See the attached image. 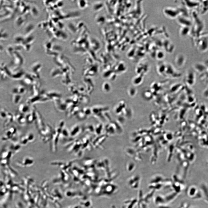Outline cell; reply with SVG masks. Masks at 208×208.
Masks as SVG:
<instances>
[{
    "label": "cell",
    "instance_id": "8992f818",
    "mask_svg": "<svg viewBox=\"0 0 208 208\" xmlns=\"http://www.w3.org/2000/svg\"><path fill=\"white\" fill-rule=\"evenodd\" d=\"M34 162L32 158L30 157H26L23 159L22 161H17V164L22 166H28L32 165Z\"/></svg>",
    "mask_w": 208,
    "mask_h": 208
},
{
    "label": "cell",
    "instance_id": "9a60e30c",
    "mask_svg": "<svg viewBox=\"0 0 208 208\" xmlns=\"http://www.w3.org/2000/svg\"><path fill=\"white\" fill-rule=\"evenodd\" d=\"M29 143L27 138L26 136L23 137L21 141V144L22 145H27Z\"/></svg>",
    "mask_w": 208,
    "mask_h": 208
},
{
    "label": "cell",
    "instance_id": "52a82bcc",
    "mask_svg": "<svg viewBox=\"0 0 208 208\" xmlns=\"http://www.w3.org/2000/svg\"><path fill=\"white\" fill-rule=\"evenodd\" d=\"M179 22L183 27H190L192 26L193 22L188 17H182L180 18Z\"/></svg>",
    "mask_w": 208,
    "mask_h": 208
},
{
    "label": "cell",
    "instance_id": "5b68a950",
    "mask_svg": "<svg viewBox=\"0 0 208 208\" xmlns=\"http://www.w3.org/2000/svg\"><path fill=\"white\" fill-rule=\"evenodd\" d=\"M185 4L188 8L190 9H195L201 6L200 1H184Z\"/></svg>",
    "mask_w": 208,
    "mask_h": 208
},
{
    "label": "cell",
    "instance_id": "277c9868",
    "mask_svg": "<svg viewBox=\"0 0 208 208\" xmlns=\"http://www.w3.org/2000/svg\"><path fill=\"white\" fill-rule=\"evenodd\" d=\"M163 11L164 14L167 17L173 19L178 17L179 13V11L177 9L170 7L165 8Z\"/></svg>",
    "mask_w": 208,
    "mask_h": 208
},
{
    "label": "cell",
    "instance_id": "9c48e42d",
    "mask_svg": "<svg viewBox=\"0 0 208 208\" xmlns=\"http://www.w3.org/2000/svg\"><path fill=\"white\" fill-rule=\"evenodd\" d=\"M21 148V146L19 144L14 142L11 144L10 150L13 154L18 152Z\"/></svg>",
    "mask_w": 208,
    "mask_h": 208
},
{
    "label": "cell",
    "instance_id": "7a4b0ae2",
    "mask_svg": "<svg viewBox=\"0 0 208 208\" xmlns=\"http://www.w3.org/2000/svg\"><path fill=\"white\" fill-rule=\"evenodd\" d=\"M195 45L200 52L204 53L208 50V34L203 33L195 40Z\"/></svg>",
    "mask_w": 208,
    "mask_h": 208
},
{
    "label": "cell",
    "instance_id": "3957f363",
    "mask_svg": "<svg viewBox=\"0 0 208 208\" xmlns=\"http://www.w3.org/2000/svg\"><path fill=\"white\" fill-rule=\"evenodd\" d=\"M17 132V130L15 127H10L4 133L1 139L3 141H6L12 140L15 136Z\"/></svg>",
    "mask_w": 208,
    "mask_h": 208
},
{
    "label": "cell",
    "instance_id": "30bf717a",
    "mask_svg": "<svg viewBox=\"0 0 208 208\" xmlns=\"http://www.w3.org/2000/svg\"><path fill=\"white\" fill-rule=\"evenodd\" d=\"M201 2L200 6L202 7L201 12L203 14L208 11V1H201Z\"/></svg>",
    "mask_w": 208,
    "mask_h": 208
},
{
    "label": "cell",
    "instance_id": "7c38bea8",
    "mask_svg": "<svg viewBox=\"0 0 208 208\" xmlns=\"http://www.w3.org/2000/svg\"><path fill=\"white\" fill-rule=\"evenodd\" d=\"M190 27H183L181 29V35L182 36H186L187 35L191 32Z\"/></svg>",
    "mask_w": 208,
    "mask_h": 208
},
{
    "label": "cell",
    "instance_id": "8fae6325",
    "mask_svg": "<svg viewBox=\"0 0 208 208\" xmlns=\"http://www.w3.org/2000/svg\"><path fill=\"white\" fill-rule=\"evenodd\" d=\"M178 58L176 59V63L177 65L179 67H181L184 65L185 62V58L182 55H181L178 57Z\"/></svg>",
    "mask_w": 208,
    "mask_h": 208
},
{
    "label": "cell",
    "instance_id": "6da1fadb",
    "mask_svg": "<svg viewBox=\"0 0 208 208\" xmlns=\"http://www.w3.org/2000/svg\"><path fill=\"white\" fill-rule=\"evenodd\" d=\"M194 26L193 34L195 40L203 33L205 25L203 21L199 17L197 12L194 11L192 13Z\"/></svg>",
    "mask_w": 208,
    "mask_h": 208
},
{
    "label": "cell",
    "instance_id": "2e32d148",
    "mask_svg": "<svg viewBox=\"0 0 208 208\" xmlns=\"http://www.w3.org/2000/svg\"><path fill=\"white\" fill-rule=\"evenodd\" d=\"M26 137L29 142H32L34 140V137L32 134H29L27 135Z\"/></svg>",
    "mask_w": 208,
    "mask_h": 208
},
{
    "label": "cell",
    "instance_id": "ba28073f",
    "mask_svg": "<svg viewBox=\"0 0 208 208\" xmlns=\"http://www.w3.org/2000/svg\"><path fill=\"white\" fill-rule=\"evenodd\" d=\"M13 154L9 149L4 150L0 154V158L7 159L10 160Z\"/></svg>",
    "mask_w": 208,
    "mask_h": 208
},
{
    "label": "cell",
    "instance_id": "4fadbf2b",
    "mask_svg": "<svg viewBox=\"0 0 208 208\" xmlns=\"http://www.w3.org/2000/svg\"><path fill=\"white\" fill-rule=\"evenodd\" d=\"M160 65L158 68V71L160 74H163L165 72L167 65L166 66L164 64H161Z\"/></svg>",
    "mask_w": 208,
    "mask_h": 208
},
{
    "label": "cell",
    "instance_id": "5bb4252c",
    "mask_svg": "<svg viewBox=\"0 0 208 208\" xmlns=\"http://www.w3.org/2000/svg\"><path fill=\"white\" fill-rule=\"evenodd\" d=\"M143 75H140L135 79L136 84H138L142 83L143 80Z\"/></svg>",
    "mask_w": 208,
    "mask_h": 208
}]
</instances>
